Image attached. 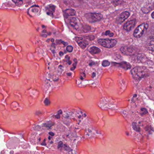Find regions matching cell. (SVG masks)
Here are the masks:
<instances>
[{
  "label": "cell",
  "mask_w": 154,
  "mask_h": 154,
  "mask_svg": "<svg viewBox=\"0 0 154 154\" xmlns=\"http://www.w3.org/2000/svg\"><path fill=\"white\" fill-rule=\"evenodd\" d=\"M44 102H45V104L46 105H48L49 103H50V101H49V100H48V98L45 99Z\"/></svg>",
  "instance_id": "obj_23"
},
{
  "label": "cell",
  "mask_w": 154,
  "mask_h": 154,
  "mask_svg": "<svg viewBox=\"0 0 154 154\" xmlns=\"http://www.w3.org/2000/svg\"><path fill=\"white\" fill-rule=\"evenodd\" d=\"M55 117L57 119H59V118H60V115L58 114L55 116Z\"/></svg>",
  "instance_id": "obj_25"
},
{
  "label": "cell",
  "mask_w": 154,
  "mask_h": 154,
  "mask_svg": "<svg viewBox=\"0 0 154 154\" xmlns=\"http://www.w3.org/2000/svg\"><path fill=\"white\" fill-rule=\"evenodd\" d=\"M151 17H152V18L154 19V12H152V14H151Z\"/></svg>",
  "instance_id": "obj_28"
},
{
  "label": "cell",
  "mask_w": 154,
  "mask_h": 154,
  "mask_svg": "<svg viewBox=\"0 0 154 154\" xmlns=\"http://www.w3.org/2000/svg\"><path fill=\"white\" fill-rule=\"evenodd\" d=\"M69 24L74 29H78L80 27L79 20L76 18L72 17L69 20Z\"/></svg>",
  "instance_id": "obj_7"
},
{
  "label": "cell",
  "mask_w": 154,
  "mask_h": 154,
  "mask_svg": "<svg viewBox=\"0 0 154 154\" xmlns=\"http://www.w3.org/2000/svg\"><path fill=\"white\" fill-rule=\"evenodd\" d=\"M64 15L67 17L75 16V11L72 9H68L65 11Z\"/></svg>",
  "instance_id": "obj_13"
},
{
  "label": "cell",
  "mask_w": 154,
  "mask_h": 154,
  "mask_svg": "<svg viewBox=\"0 0 154 154\" xmlns=\"http://www.w3.org/2000/svg\"><path fill=\"white\" fill-rule=\"evenodd\" d=\"M12 1L17 5H21L23 4L22 0H12Z\"/></svg>",
  "instance_id": "obj_17"
},
{
  "label": "cell",
  "mask_w": 154,
  "mask_h": 154,
  "mask_svg": "<svg viewBox=\"0 0 154 154\" xmlns=\"http://www.w3.org/2000/svg\"><path fill=\"white\" fill-rule=\"evenodd\" d=\"M86 19L91 23L97 22L103 18L102 14L97 13H88L85 15Z\"/></svg>",
  "instance_id": "obj_4"
},
{
  "label": "cell",
  "mask_w": 154,
  "mask_h": 154,
  "mask_svg": "<svg viewBox=\"0 0 154 154\" xmlns=\"http://www.w3.org/2000/svg\"><path fill=\"white\" fill-rule=\"evenodd\" d=\"M89 52L92 54H99L100 52V50L99 48L97 47L93 46L90 48L89 49Z\"/></svg>",
  "instance_id": "obj_12"
},
{
  "label": "cell",
  "mask_w": 154,
  "mask_h": 154,
  "mask_svg": "<svg viewBox=\"0 0 154 154\" xmlns=\"http://www.w3.org/2000/svg\"><path fill=\"white\" fill-rule=\"evenodd\" d=\"M102 66H103V67H106V66H109L110 65V63L109 61H107V60H104V61L102 62Z\"/></svg>",
  "instance_id": "obj_16"
},
{
  "label": "cell",
  "mask_w": 154,
  "mask_h": 154,
  "mask_svg": "<svg viewBox=\"0 0 154 154\" xmlns=\"http://www.w3.org/2000/svg\"><path fill=\"white\" fill-rule=\"evenodd\" d=\"M68 64L70 65L71 63H72V62H71V61H69V62H68Z\"/></svg>",
  "instance_id": "obj_31"
},
{
  "label": "cell",
  "mask_w": 154,
  "mask_h": 154,
  "mask_svg": "<svg viewBox=\"0 0 154 154\" xmlns=\"http://www.w3.org/2000/svg\"><path fill=\"white\" fill-rule=\"evenodd\" d=\"M93 75L92 77L93 78H94V76H95V73H93Z\"/></svg>",
  "instance_id": "obj_30"
},
{
  "label": "cell",
  "mask_w": 154,
  "mask_h": 154,
  "mask_svg": "<svg viewBox=\"0 0 154 154\" xmlns=\"http://www.w3.org/2000/svg\"><path fill=\"white\" fill-rule=\"evenodd\" d=\"M63 146V142H59V143H58V148H59L62 147V146Z\"/></svg>",
  "instance_id": "obj_24"
},
{
  "label": "cell",
  "mask_w": 154,
  "mask_h": 154,
  "mask_svg": "<svg viewBox=\"0 0 154 154\" xmlns=\"http://www.w3.org/2000/svg\"><path fill=\"white\" fill-rule=\"evenodd\" d=\"M98 42L99 44L107 48H113L114 46L116 45L117 44V41L114 39H100L98 40Z\"/></svg>",
  "instance_id": "obj_3"
},
{
  "label": "cell",
  "mask_w": 154,
  "mask_h": 154,
  "mask_svg": "<svg viewBox=\"0 0 154 154\" xmlns=\"http://www.w3.org/2000/svg\"><path fill=\"white\" fill-rule=\"evenodd\" d=\"M149 28V25L147 23H143L139 26L134 32V36L136 38H140L146 32Z\"/></svg>",
  "instance_id": "obj_2"
},
{
  "label": "cell",
  "mask_w": 154,
  "mask_h": 154,
  "mask_svg": "<svg viewBox=\"0 0 154 154\" xmlns=\"http://www.w3.org/2000/svg\"><path fill=\"white\" fill-rule=\"evenodd\" d=\"M132 128H133V129L136 131H138V132H140V128L139 126L137 124L136 122H133L132 123Z\"/></svg>",
  "instance_id": "obj_14"
},
{
  "label": "cell",
  "mask_w": 154,
  "mask_h": 154,
  "mask_svg": "<svg viewBox=\"0 0 154 154\" xmlns=\"http://www.w3.org/2000/svg\"><path fill=\"white\" fill-rule=\"evenodd\" d=\"M154 40H151L150 43L148 45L147 47L149 50L154 51Z\"/></svg>",
  "instance_id": "obj_15"
},
{
  "label": "cell",
  "mask_w": 154,
  "mask_h": 154,
  "mask_svg": "<svg viewBox=\"0 0 154 154\" xmlns=\"http://www.w3.org/2000/svg\"><path fill=\"white\" fill-rule=\"evenodd\" d=\"M105 35H109L110 37H112L113 36V34L112 33H111L110 31H107L105 32Z\"/></svg>",
  "instance_id": "obj_22"
},
{
  "label": "cell",
  "mask_w": 154,
  "mask_h": 154,
  "mask_svg": "<svg viewBox=\"0 0 154 154\" xmlns=\"http://www.w3.org/2000/svg\"><path fill=\"white\" fill-rule=\"evenodd\" d=\"M63 54L62 52H60V55L62 56L63 55Z\"/></svg>",
  "instance_id": "obj_32"
},
{
  "label": "cell",
  "mask_w": 154,
  "mask_h": 154,
  "mask_svg": "<svg viewBox=\"0 0 154 154\" xmlns=\"http://www.w3.org/2000/svg\"><path fill=\"white\" fill-rule=\"evenodd\" d=\"M136 24V20L134 19L128 21L124 24L123 29L127 32L130 31L135 26Z\"/></svg>",
  "instance_id": "obj_6"
},
{
  "label": "cell",
  "mask_w": 154,
  "mask_h": 154,
  "mask_svg": "<svg viewBox=\"0 0 154 154\" xmlns=\"http://www.w3.org/2000/svg\"><path fill=\"white\" fill-rule=\"evenodd\" d=\"M55 10V7L54 5H48L46 8V11L47 14L49 16H52Z\"/></svg>",
  "instance_id": "obj_11"
},
{
  "label": "cell",
  "mask_w": 154,
  "mask_h": 154,
  "mask_svg": "<svg viewBox=\"0 0 154 154\" xmlns=\"http://www.w3.org/2000/svg\"><path fill=\"white\" fill-rule=\"evenodd\" d=\"M45 140H44V142H43V143H42V145H46L45 142Z\"/></svg>",
  "instance_id": "obj_29"
},
{
  "label": "cell",
  "mask_w": 154,
  "mask_h": 154,
  "mask_svg": "<svg viewBox=\"0 0 154 154\" xmlns=\"http://www.w3.org/2000/svg\"><path fill=\"white\" fill-rule=\"evenodd\" d=\"M130 15V14L129 12L128 11H124L122 12L117 18V22L119 24H122L129 17Z\"/></svg>",
  "instance_id": "obj_9"
},
{
  "label": "cell",
  "mask_w": 154,
  "mask_h": 154,
  "mask_svg": "<svg viewBox=\"0 0 154 154\" xmlns=\"http://www.w3.org/2000/svg\"><path fill=\"white\" fill-rule=\"evenodd\" d=\"M114 65L118 66V67H121L125 70H128L131 68V65L130 64L125 62H122V63H114Z\"/></svg>",
  "instance_id": "obj_10"
},
{
  "label": "cell",
  "mask_w": 154,
  "mask_h": 154,
  "mask_svg": "<svg viewBox=\"0 0 154 154\" xmlns=\"http://www.w3.org/2000/svg\"><path fill=\"white\" fill-rule=\"evenodd\" d=\"M147 110L146 109H145V108L141 109V113H140V114L141 115H145V114L147 113Z\"/></svg>",
  "instance_id": "obj_18"
},
{
  "label": "cell",
  "mask_w": 154,
  "mask_h": 154,
  "mask_svg": "<svg viewBox=\"0 0 154 154\" xmlns=\"http://www.w3.org/2000/svg\"><path fill=\"white\" fill-rule=\"evenodd\" d=\"M131 75L135 80L140 81L149 74V71L144 66H136L131 70Z\"/></svg>",
  "instance_id": "obj_1"
},
{
  "label": "cell",
  "mask_w": 154,
  "mask_h": 154,
  "mask_svg": "<svg viewBox=\"0 0 154 154\" xmlns=\"http://www.w3.org/2000/svg\"><path fill=\"white\" fill-rule=\"evenodd\" d=\"M75 39L81 48H85L88 45V43L87 40H85L83 38L77 37L75 38Z\"/></svg>",
  "instance_id": "obj_8"
},
{
  "label": "cell",
  "mask_w": 154,
  "mask_h": 154,
  "mask_svg": "<svg viewBox=\"0 0 154 154\" xmlns=\"http://www.w3.org/2000/svg\"><path fill=\"white\" fill-rule=\"evenodd\" d=\"M62 112H62V111L61 110H60L58 111V114L60 115V114H62Z\"/></svg>",
  "instance_id": "obj_27"
},
{
  "label": "cell",
  "mask_w": 154,
  "mask_h": 154,
  "mask_svg": "<svg viewBox=\"0 0 154 154\" xmlns=\"http://www.w3.org/2000/svg\"><path fill=\"white\" fill-rule=\"evenodd\" d=\"M67 75H69V76H70V75H72V74L70 73H69L67 74Z\"/></svg>",
  "instance_id": "obj_33"
},
{
  "label": "cell",
  "mask_w": 154,
  "mask_h": 154,
  "mask_svg": "<svg viewBox=\"0 0 154 154\" xmlns=\"http://www.w3.org/2000/svg\"><path fill=\"white\" fill-rule=\"evenodd\" d=\"M53 124H52V122H47V123L44 124V126L45 127H47V128H50L51 126H53Z\"/></svg>",
  "instance_id": "obj_20"
},
{
  "label": "cell",
  "mask_w": 154,
  "mask_h": 154,
  "mask_svg": "<svg viewBox=\"0 0 154 154\" xmlns=\"http://www.w3.org/2000/svg\"><path fill=\"white\" fill-rule=\"evenodd\" d=\"M49 135H51V136H54V134L52 132H49Z\"/></svg>",
  "instance_id": "obj_26"
},
{
  "label": "cell",
  "mask_w": 154,
  "mask_h": 154,
  "mask_svg": "<svg viewBox=\"0 0 154 154\" xmlns=\"http://www.w3.org/2000/svg\"><path fill=\"white\" fill-rule=\"evenodd\" d=\"M73 47L72 46L69 45L66 47V50L68 52H70V53H71V52L73 51Z\"/></svg>",
  "instance_id": "obj_21"
},
{
  "label": "cell",
  "mask_w": 154,
  "mask_h": 154,
  "mask_svg": "<svg viewBox=\"0 0 154 154\" xmlns=\"http://www.w3.org/2000/svg\"><path fill=\"white\" fill-rule=\"evenodd\" d=\"M121 52L124 55L131 56L136 53V49L130 46H123L120 48Z\"/></svg>",
  "instance_id": "obj_5"
},
{
  "label": "cell",
  "mask_w": 154,
  "mask_h": 154,
  "mask_svg": "<svg viewBox=\"0 0 154 154\" xmlns=\"http://www.w3.org/2000/svg\"><path fill=\"white\" fill-rule=\"evenodd\" d=\"M74 63L73 66V67L71 68V70H72V71H74V70H75V67H76V64H77V61L76 59H75L74 60Z\"/></svg>",
  "instance_id": "obj_19"
}]
</instances>
